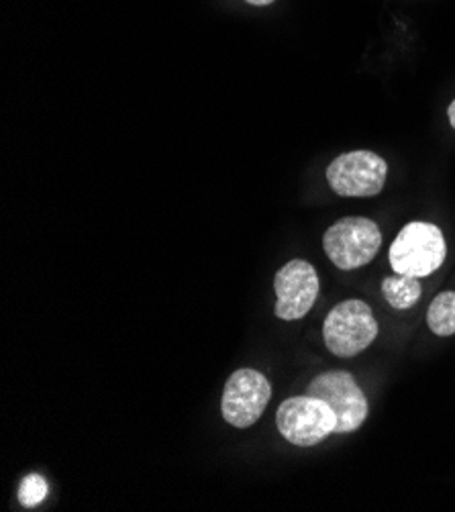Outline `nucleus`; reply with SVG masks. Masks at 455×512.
<instances>
[{
    "label": "nucleus",
    "mask_w": 455,
    "mask_h": 512,
    "mask_svg": "<svg viewBox=\"0 0 455 512\" xmlns=\"http://www.w3.org/2000/svg\"><path fill=\"white\" fill-rule=\"evenodd\" d=\"M388 164L374 151H349L327 168V182L345 198H368L382 192Z\"/></svg>",
    "instance_id": "nucleus-6"
},
{
    "label": "nucleus",
    "mask_w": 455,
    "mask_h": 512,
    "mask_svg": "<svg viewBox=\"0 0 455 512\" xmlns=\"http://www.w3.org/2000/svg\"><path fill=\"white\" fill-rule=\"evenodd\" d=\"M278 296L276 317L282 321H298L307 317L319 296V276L305 260L288 262L274 280Z\"/></svg>",
    "instance_id": "nucleus-8"
},
{
    "label": "nucleus",
    "mask_w": 455,
    "mask_h": 512,
    "mask_svg": "<svg viewBox=\"0 0 455 512\" xmlns=\"http://www.w3.org/2000/svg\"><path fill=\"white\" fill-rule=\"evenodd\" d=\"M276 425L288 443L313 447L335 433L337 419L323 400L302 394L288 398L278 406Z\"/></svg>",
    "instance_id": "nucleus-4"
},
{
    "label": "nucleus",
    "mask_w": 455,
    "mask_h": 512,
    "mask_svg": "<svg viewBox=\"0 0 455 512\" xmlns=\"http://www.w3.org/2000/svg\"><path fill=\"white\" fill-rule=\"evenodd\" d=\"M378 337V323L364 300H343L327 315L323 339L337 357H353L368 349Z\"/></svg>",
    "instance_id": "nucleus-2"
},
{
    "label": "nucleus",
    "mask_w": 455,
    "mask_h": 512,
    "mask_svg": "<svg viewBox=\"0 0 455 512\" xmlns=\"http://www.w3.org/2000/svg\"><path fill=\"white\" fill-rule=\"evenodd\" d=\"M429 329L439 337L455 335V292H441L427 311Z\"/></svg>",
    "instance_id": "nucleus-10"
},
{
    "label": "nucleus",
    "mask_w": 455,
    "mask_h": 512,
    "mask_svg": "<svg viewBox=\"0 0 455 512\" xmlns=\"http://www.w3.org/2000/svg\"><path fill=\"white\" fill-rule=\"evenodd\" d=\"M382 245L380 227L366 217H345L331 225L323 237L325 253L339 270H356L370 264Z\"/></svg>",
    "instance_id": "nucleus-3"
},
{
    "label": "nucleus",
    "mask_w": 455,
    "mask_h": 512,
    "mask_svg": "<svg viewBox=\"0 0 455 512\" xmlns=\"http://www.w3.org/2000/svg\"><path fill=\"white\" fill-rule=\"evenodd\" d=\"M245 3H249V5H256V7H266V5L274 3V0H245Z\"/></svg>",
    "instance_id": "nucleus-13"
},
{
    "label": "nucleus",
    "mask_w": 455,
    "mask_h": 512,
    "mask_svg": "<svg viewBox=\"0 0 455 512\" xmlns=\"http://www.w3.org/2000/svg\"><path fill=\"white\" fill-rule=\"evenodd\" d=\"M272 398L270 382L256 370H237L225 384L221 398L223 419L237 429L256 425Z\"/></svg>",
    "instance_id": "nucleus-7"
},
{
    "label": "nucleus",
    "mask_w": 455,
    "mask_h": 512,
    "mask_svg": "<svg viewBox=\"0 0 455 512\" xmlns=\"http://www.w3.org/2000/svg\"><path fill=\"white\" fill-rule=\"evenodd\" d=\"M47 496V482L39 474H29L19 486V502L27 508L37 506Z\"/></svg>",
    "instance_id": "nucleus-11"
},
{
    "label": "nucleus",
    "mask_w": 455,
    "mask_h": 512,
    "mask_svg": "<svg viewBox=\"0 0 455 512\" xmlns=\"http://www.w3.org/2000/svg\"><path fill=\"white\" fill-rule=\"evenodd\" d=\"M447 255L445 237L431 223H409L390 247V266L396 274L425 278L441 268Z\"/></svg>",
    "instance_id": "nucleus-1"
},
{
    "label": "nucleus",
    "mask_w": 455,
    "mask_h": 512,
    "mask_svg": "<svg viewBox=\"0 0 455 512\" xmlns=\"http://www.w3.org/2000/svg\"><path fill=\"white\" fill-rule=\"evenodd\" d=\"M307 394L323 400L331 408L337 419L335 433L339 435L358 431L368 417L366 394L349 372L333 370L317 376L309 384Z\"/></svg>",
    "instance_id": "nucleus-5"
},
{
    "label": "nucleus",
    "mask_w": 455,
    "mask_h": 512,
    "mask_svg": "<svg viewBox=\"0 0 455 512\" xmlns=\"http://www.w3.org/2000/svg\"><path fill=\"white\" fill-rule=\"evenodd\" d=\"M447 117H449V123H451V127L455 129V100L451 102L449 109H447Z\"/></svg>",
    "instance_id": "nucleus-12"
},
{
    "label": "nucleus",
    "mask_w": 455,
    "mask_h": 512,
    "mask_svg": "<svg viewBox=\"0 0 455 512\" xmlns=\"http://www.w3.org/2000/svg\"><path fill=\"white\" fill-rule=\"evenodd\" d=\"M382 294L392 309L407 311V309H413V306L421 300L423 286L419 278L396 274V276H388L382 282Z\"/></svg>",
    "instance_id": "nucleus-9"
}]
</instances>
